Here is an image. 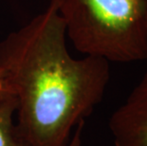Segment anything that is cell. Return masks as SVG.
Masks as SVG:
<instances>
[{
  "label": "cell",
  "mask_w": 147,
  "mask_h": 146,
  "mask_svg": "<svg viewBox=\"0 0 147 146\" xmlns=\"http://www.w3.org/2000/svg\"><path fill=\"white\" fill-rule=\"evenodd\" d=\"M0 69L16 100L18 131L30 146H67L102 102L110 78L105 59L70 55L53 0L0 41Z\"/></svg>",
  "instance_id": "1"
},
{
  "label": "cell",
  "mask_w": 147,
  "mask_h": 146,
  "mask_svg": "<svg viewBox=\"0 0 147 146\" xmlns=\"http://www.w3.org/2000/svg\"><path fill=\"white\" fill-rule=\"evenodd\" d=\"M53 1L81 53L116 63L147 59V0Z\"/></svg>",
  "instance_id": "2"
},
{
  "label": "cell",
  "mask_w": 147,
  "mask_h": 146,
  "mask_svg": "<svg viewBox=\"0 0 147 146\" xmlns=\"http://www.w3.org/2000/svg\"><path fill=\"white\" fill-rule=\"evenodd\" d=\"M115 146H147V73L108 123Z\"/></svg>",
  "instance_id": "3"
},
{
  "label": "cell",
  "mask_w": 147,
  "mask_h": 146,
  "mask_svg": "<svg viewBox=\"0 0 147 146\" xmlns=\"http://www.w3.org/2000/svg\"><path fill=\"white\" fill-rule=\"evenodd\" d=\"M13 96L0 101V146H30L18 131Z\"/></svg>",
  "instance_id": "4"
},
{
  "label": "cell",
  "mask_w": 147,
  "mask_h": 146,
  "mask_svg": "<svg viewBox=\"0 0 147 146\" xmlns=\"http://www.w3.org/2000/svg\"><path fill=\"white\" fill-rule=\"evenodd\" d=\"M12 96H13V94H12L11 86L9 85L7 79H6L4 72L0 69V101L9 97H12Z\"/></svg>",
  "instance_id": "5"
},
{
  "label": "cell",
  "mask_w": 147,
  "mask_h": 146,
  "mask_svg": "<svg viewBox=\"0 0 147 146\" xmlns=\"http://www.w3.org/2000/svg\"><path fill=\"white\" fill-rule=\"evenodd\" d=\"M84 122L80 123L74 130L73 135L71 137V139L68 142L67 146H81L82 145V134L84 130Z\"/></svg>",
  "instance_id": "6"
}]
</instances>
